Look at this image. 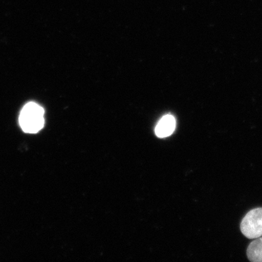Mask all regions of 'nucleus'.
<instances>
[{
    "instance_id": "nucleus-1",
    "label": "nucleus",
    "mask_w": 262,
    "mask_h": 262,
    "mask_svg": "<svg viewBox=\"0 0 262 262\" xmlns=\"http://www.w3.org/2000/svg\"><path fill=\"white\" fill-rule=\"evenodd\" d=\"M45 111L42 106L34 102L26 104L20 112L19 124L27 134H37L45 125Z\"/></svg>"
},
{
    "instance_id": "nucleus-2",
    "label": "nucleus",
    "mask_w": 262,
    "mask_h": 262,
    "mask_svg": "<svg viewBox=\"0 0 262 262\" xmlns=\"http://www.w3.org/2000/svg\"><path fill=\"white\" fill-rule=\"evenodd\" d=\"M241 230L249 239L262 237V208L251 210L245 215L241 222Z\"/></svg>"
},
{
    "instance_id": "nucleus-3",
    "label": "nucleus",
    "mask_w": 262,
    "mask_h": 262,
    "mask_svg": "<svg viewBox=\"0 0 262 262\" xmlns=\"http://www.w3.org/2000/svg\"><path fill=\"white\" fill-rule=\"evenodd\" d=\"M176 128V120L172 115L164 116L158 122L155 128V134L160 138L171 135Z\"/></svg>"
},
{
    "instance_id": "nucleus-4",
    "label": "nucleus",
    "mask_w": 262,
    "mask_h": 262,
    "mask_svg": "<svg viewBox=\"0 0 262 262\" xmlns=\"http://www.w3.org/2000/svg\"><path fill=\"white\" fill-rule=\"evenodd\" d=\"M248 259L253 262H262V237L253 241L247 249Z\"/></svg>"
}]
</instances>
